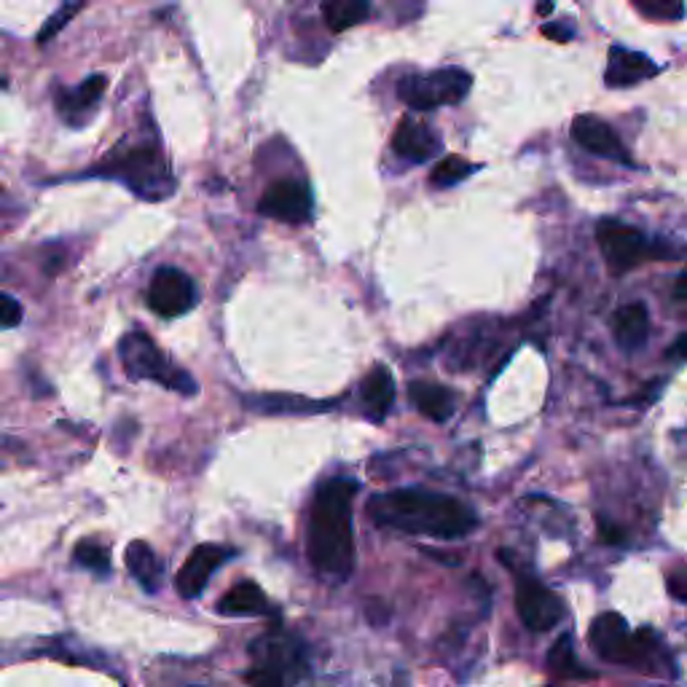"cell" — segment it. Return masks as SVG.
<instances>
[{
    "instance_id": "6da1fadb",
    "label": "cell",
    "mask_w": 687,
    "mask_h": 687,
    "mask_svg": "<svg viewBox=\"0 0 687 687\" xmlns=\"http://www.w3.org/2000/svg\"><path fill=\"white\" fill-rule=\"evenodd\" d=\"M371 518L378 526L408 532V535L459 540L478 526V516L459 499L427 489H395L376 494L368 503Z\"/></svg>"
},
{
    "instance_id": "7a4b0ae2",
    "label": "cell",
    "mask_w": 687,
    "mask_h": 687,
    "mask_svg": "<svg viewBox=\"0 0 687 687\" xmlns=\"http://www.w3.org/2000/svg\"><path fill=\"white\" fill-rule=\"evenodd\" d=\"M361 492L355 478H333L314 494L310 511V558L320 575L346 580L355 567L352 499Z\"/></svg>"
},
{
    "instance_id": "3957f363",
    "label": "cell",
    "mask_w": 687,
    "mask_h": 687,
    "mask_svg": "<svg viewBox=\"0 0 687 687\" xmlns=\"http://www.w3.org/2000/svg\"><path fill=\"white\" fill-rule=\"evenodd\" d=\"M253 666L245 671L250 687H293L310 674L306 647L285 628H272L250 645Z\"/></svg>"
},
{
    "instance_id": "277c9868",
    "label": "cell",
    "mask_w": 687,
    "mask_h": 687,
    "mask_svg": "<svg viewBox=\"0 0 687 687\" xmlns=\"http://www.w3.org/2000/svg\"><path fill=\"white\" fill-rule=\"evenodd\" d=\"M119 357L124 363L127 376L134 378V382H156L181 395H196V382L191 374L172 365L170 357L143 331H132L121 339Z\"/></svg>"
},
{
    "instance_id": "5b68a950",
    "label": "cell",
    "mask_w": 687,
    "mask_h": 687,
    "mask_svg": "<svg viewBox=\"0 0 687 687\" xmlns=\"http://www.w3.org/2000/svg\"><path fill=\"white\" fill-rule=\"evenodd\" d=\"M590 647L609 664H628L645 669L658 650V639L650 628H639L632 634L628 623L618 613H605L590 626Z\"/></svg>"
},
{
    "instance_id": "8992f818",
    "label": "cell",
    "mask_w": 687,
    "mask_h": 687,
    "mask_svg": "<svg viewBox=\"0 0 687 687\" xmlns=\"http://www.w3.org/2000/svg\"><path fill=\"white\" fill-rule=\"evenodd\" d=\"M105 170V175L121 178L134 194L143 199H166L175 189V181H172L162 151L156 145H138L121 153L115 151Z\"/></svg>"
},
{
    "instance_id": "52a82bcc",
    "label": "cell",
    "mask_w": 687,
    "mask_h": 687,
    "mask_svg": "<svg viewBox=\"0 0 687 687\" xmlns=\"http://www.w3.org/2000/svg\"><path fill=\"white\" fill-rule=\"evenodd\" d=\"M471 73L459 68H441L430 73H411L397 81V98L416 111H435L441 105H457L471 94Z\"/></svg>"
},
{
    "instance_id": "ba28073f",
    "label": "cell",
    "mask_w": 687,
    "mask_h": 687,
    "mask_svg": "<svg viewBox=\"0 0 687 687\" xmlns=\"http://www.w3.org/2000/svg\"><path fill=\"white\" fill-rule=\"evenodd\" d=\"M596 240H599L602 253L615 274L632 272L634 266L655 259L674 261V253L666 245H655L647 240L639 229L628 226L620 221H602L596 229Z\"/></svg>"
},
{
    "instance_id": "9c48e42d",
    "label": "cell",
    "mask_w": 687,
    "mask_h": 687,
    "mask_svg": "<svg viewBox=\"0 0 687 687\" xmlns=\"http://www.w3.org/2000/svg\"><path fill=\"white\" fill-rule=\"evenodd\" d=\"M196 304V285L181 269H159L148 287V306L159 317H181Z\"/></svg>"
},
{
    "instance_id": "30bf717a",
    "label": "cell",
    "mask_w": 687,
    "mask_h": 687,
    "mask_svg": "<svg viewBox=\"0 0 687 687\" xmlns=\"http://www.w3.org/2000/svg\"><path fill=\"white\" fill-rule=\"evenodd\" d=\"M259 213L282 223H306L312 218L310 185L301 181H277L261 196Z\"/></svg>"
},
{
    "instance_id": "8fae6325",
    "label": "cell",
    "mask_w": 687,
    "mask_h": 687,
    "mask_svg": "<svg viewBox=\"0 0 687 687\" xmlns=\"http://www.w3.org/2000/svg\"><path fill=\"white\" fill-rule=\"evenodd\" d=\"M516 607L522 615L524 626L529 632H550L562 620L564 607L562 599L543 586V583L524 577L516 588Z\"/></svg>"
},
{
    "instance_id": "7c38bea8",
    "label": "cell",
    "mask_w": 687,
    "mask_h": 687,
    "mask_svg": "<svg viewBox=\"0 0 687 687\" xmlns=\"http://www.w3.org/2000/svg\"><path fill=\"white\" fill-rule=\"evenodd\" d=\"M573 140L577 145H583L586 151L596 153V156L613 159V162L632 164L623 140L615 134L613 127L607 121L596 119V115H577L573 121Z\"/></svg>"
},
{
    "instance_id": "4fadbf2b",
    "label": "cell",
    "mask_w": 687,
    "mask_h": 687,
    "mask_svg": "<svg viewBox=\"0 0 687 687\" xmlns=\"http://www.w3.org/2000/svg\"><path fill=\"white\" fill-rule=\"evenodd\" d=\"M231 556V550L221 548V545H199L194 554L185 558L183 569L178 573V594L185 599H196L204 588H208L210 577L215 575V569Z\"/></svg>"
},
{
    "instance_id": "5bb4252c",
    "label": "cell",
    "mask_w": 687,
    "mask_h": 687,
    "mask_svg": "<svg viewBox=\"0 0 687 687\" xmlns=\"http://www.w3.org/2000/svg\"><path fill=\"white\" fill-rule=\"evenodd\" d=\"M393 151L406 162H430L441 151V138L416 119H403L393 134Z\"/></svg>"
},
{
    "instance_id": "9a60e30c",
    "label": "cell",
    "mask_w": 687,
    "mask_h": 687,
    "mask_svg": "<svg viewBox=\"0 0 687 687\" xmlns=\"http://www.w3.org/2000/svg\"><path fill=\"white\" fill-rule=\"evenodd\" d=\"M658 73V65L650 57L639 54V51L613 47L609 49V65H607V87H634V83L653 79Z\"/></svg>"
},
{
    "instance_id": "2e32d148",
    "label": "cell",
    "mask_w": 687,
    "mask_h": 687,
    "mask_svg": "<svg viewBox=\"0 0 687 687\" xmlns=\"http://www.w3.org/2000/svg\"><path fill=\"white\" fill-rule=\"evenodd\" d=\"M108 89L105 75H89L81 87H75L73 92H62L60 94V113L68 124L83 127L89 119H92L94 108L102 100Z\"/></svg>"
},
{
    "instance_id": "e0dca14e",
    "label": "cell",
    "mask_w": 687,
    "mask_h": 687,
    "mask_svg": "<svg viewBox=\"0 0 687 687\" xmlns=\"http://www.w3.org/2000/svg\"><path fill=\"white\" fill-rule=\"evenodd\" d=\"M408 397L420 414H425L433 422H446L454 414V393L452 390L441 387L435 382H411L408 384Z\"/></svg>"
},
{
    "instance_id": "ac0fdd59",
    "label": "cell",
    "mask_w": 687,
    "mask_h": 687,
    "mask_svg": "<svg viewBox=\"0 0 687 687\" xmlns=\"http://www.w3.org/2000/svg\"><path fill=\"white\" fill-rule=\"evenodd\" d=\"M361 397L365 403V411H368L371 420H384L390 408L395 403V378L390 374L384 365H376L371 368V374L363 378L361 384Z\"/></svg>"
},
{
    "instance_id": "d6986e66",
    "label": "cell",
    "mask_w": 687,
    "mask_h": 687,
    "mask_svg": "<svg viewBox=\"0 0 687 687\" xmlns=\"http://www.w3.org/2000/svg\"><path fill=\"white\" fill-rule=\"evenodd\" d=\"M613 333L623 350H639L650 336V314L645 304H628L615 312Z\"/></svg>"
},
{
    "instance_id": "ffe728a7",
    "label": "cell",
    "mask_w": 687,
    "mask_h": 687,
    "mask_svg": "<svg viewBox=\"0 0 687 687\" xmlns=\"http://www.w3.org/2000/svg\"><path fill=\"white\" fill-rule=\"evenodd\" d=\"M127 567H130L132 577L148 590V594H156L159 586H162L164 564L148 543L143 540L130 543V548H127Z\"/></svg>"
},
{
    "instance_id": "44dd1931",
    "label": "cell",
    "mask_w": 687,
    "mask_h": 687,
    "mask_svg": "<svg viewBox=\"0 0 687 687\" xmlns=\"http://www.w3.org/2000/svg\"><path fill=\"white\" fill-rule=\"evenodd\" d=\"M218 613L223 615H266L269 613V599L263 596V590L255 583H236L234 588L218 602Z\"/></svg>"
},
{
    "instance_id": "7402d4cb",
    "label": "cell",
    "mask_w": 687,
    "mask_h": 687,
    "mask_svg": "<svg viewBox=\"0 0 687 687\" xmlns=\"http://www.w3.org/2000/svg\"><path fill=\"white\" fill-rule=\"evenodd\" d=\"M368 14L371 6L365 0H333V3L323 6V17L333 33H344V30L355 28Z\"/></svg>"
},
{
    "instance_id": "603a6c76",
    "label": "cell",
    "mask_w": 687,
    "mask_h": 687,
    "mask_svg": "<svg viewBox=\"0 0 687 687\" xmlns=\"http://www.w3.org/2000/svg\"><path fill=\"white\" fill-rule=\"evenodd\" d=\"M548 666H550V671L556 674V677H567V679H594V671L583 669V666L575 660L573 637H569V634H564V637H558L556 645L550 647Z\"/></svg>"
},
{
    "instance_id": "cb8c5ba5",
    "label": "cell",
    "mask_w": 687,
    "mask_h": 687,
    "mask_svg": "<svg viewBox=\"0 0 687 687\" xmlns=\"http://www.w3.org/2000/svg\"><path fill=\"white\" fill-rule=\"evenodd\" d=\"M471 172L473 164L467 162V159L446 156L435 164L433 175H430V183H433L435 189H448V185H457L465 181V178H471Z\"/></svg>"
},
{
    "instance_id": "d4e9b609",
    "label": "cell",
    "mask_w": 687,
    "mask_h": 687,
    "mask_svg": "<svg viewBox=\"0 0 687 687\" xmlns=\"http://www.w3.org/2000/svg\"><path fill=\"white\" fill-rule=\"evenodd\" d=\"M73 558H75V564L92 569V573L105 575L108 569H111V554H108L105 545H100L94 540H81L79 545H75Z\"/></svg>"
},
{
    "instance_id": "484cf974",
    "label": "cell",
    "mask_w": 687,
    "mask_h": 687,
    "mask_svg": "<svg viewBox=\"0 0 687 687\" xmlns=\"http://www.w3.org/2000/svg\"><path fill=\"white\" fill-rule=\"evenodd\" d=\"M634 9H637L639 14L658 19V22H674V19L685 17V6L677 3V0H637Z\"/></svg>"
},
{
    "instance_id": "4316f807",
    "label": "cell",
    "mask_w": 687,
    "mask_h": 687,
    "mask_svg": "<svg viewBox=\"0 0 687 687\" xmlns=\"http://www.w3.org/2000/svg\"><path fill=\"white\" fill-rule=\"evenodd\" d=\"M81 9H83V3H65V6H60V9H57V14H51L47 19V24H43V28H41V33H38V43H41V47H43V43H49L51 38L60 33L62 28H65L70 19L79 14Z\"/></svg>"
},
{
    "instance_id": "83f0119b",
    "label": "cell",
    "mask_w": 687,
    "mask_h": 687,
    "mask_svg": "<svg viewBox=\"0 0 687 687\" xmlns=\"http://www.w3.org/2000/svg\"><path fill=\"white\" fill-rule=\"evenodd\" d=\"M24 310L14 295L0 293V327H17L22 323Z\"/></svg>"
},
{
    "instance_id": "f1b7e54d",
    "label": "cell",
    "mask_w": 687,
    "mask_h": 687,
    "mask_svg": "<svg viewBox=\"0 0 687 687\" xmlns=\"http://www.w3.org/2000/svg\"><path fill=\"white\" fill-rule=\"evenodd\" d=\"M543 36L550 38V41L567 43V41H573L575 30H573V24H569V22H556V24H545Z\"/></svg>"
},
{
    "instance_id": "f546056e",
    "label": "cell",
    "mask_w": 687,
    "mask_h": 687,
    "mask_svg": "<svg viewBox=\"0 0 687 687\" xmlns=\"http://www.w3.org/2000/svg\"><path fill=\"white\" fill-rule=\"evenodd\" d=\"M666 583H669V590H671L674 599L685 602V605H687V569H677V573H671Z\"/></svg>"
},
{
    "instance_id": "4dcf8cb0",
    "label": "cell",
    "mask_w": 687,
    "mask_h": 687,
    "mask_svg": "<svg viewBox=\"0 0 687 687\" xmlns=\"http://www.w3.org/2000/svg\"><path fill=\"white\" fill-rule=\"evenodd\" d=\"M599 535H602V540L609 543V545L626 543V532H623L620 526H615L609 522H599Z\"/></svg>"
},
{
    "instance_id": "1f68e13d",
    "label": "cell",
    "mask_w": 687,
    "mask_h": 687,
    "mask_svg": "<svg viewBox=\"0 0 687 687\" xmlns=\"http://www.w3.org/2000/svg\"><path fill=\"white\" fill-rule=\"evenodd\" d=\"M387 618H390V615H387V609L382 607V602H368V620L371 623H384Z\"/></svg>"
},
{
    "instance_id": "d6a6232c",
    "label": "cell",
    "mask_w": 687,
    "mask_h": 687,
    "mask_svg": "<svg viewBox=\"0 0 687 687\" xmlns=\"http://www.w3.org/2000/svg\"><path fill=\"white\" fill-rule=\"evenodd\" d=\"M669 357H679V361H687V331L677 339V342H674V346L669 350Z\"/></svg>"
},
{
    "instance_id": "836d02e7",
    "label": "cell",
    "mask_w": 687,
    "mask_h": 687,
    "mask_svg": "<svg viewBox=\"0 0 687 687\" xmlns=\"http://www.w3.org/2000/svg\"><path fill=\"white\" fill-rule=\"evenodd\" d=\"M674 301H683V304H687V272L677 280V285H674Z\"/></svg>"
},
{
    "instance_id": "e575fe53",
    "label": "cell",
    "mask_w": 687,
    "mask_h": 687,
    "mask_svg": "<svg viewBox=\"0 0 687 687\" xmlns=\"http://www.w3.org/2000/svg\"><path fill=\"white\" fill-rule=\"evenodd\" d=\"M550 11H554V6H550V3L537 6V14H543V17H545V14H550Z\"/></svg>"
}]
</instances>
